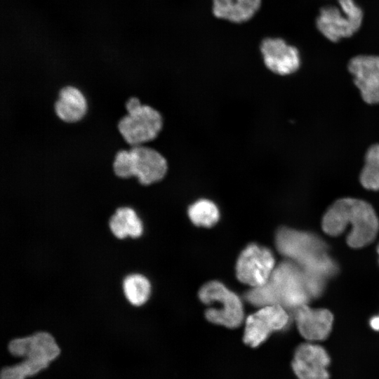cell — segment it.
Here are the masks:
<instances>
[{"label": "cell", "mask_w": 379, "mask_h": 379, "mask_svg": "<svg viewBox=\"0 0 379 379\" xmlns=\"http://www.w3.org/2000/svg\"><path fill=\"white\" fill-rule=\"evenodd\" d=\"M294 319L300 335L309 342H317L326 339L332 325L333 315L326 309H312L306 304L295 310Z\"/></svg>", "instance_id": "cell-14"}, {"label": "cell", "mask_w": 379, "mask_h": 379, "mask_svg": "<svg viewBox=\"0 0 379 379\" xmlns=\"http://www.w3.org/2000/svg\"><path fill=\"white\" fill-rule=\"evenodd\" d=\"M377 251H378V254H379V245H378V246Z\"/></svg>", "instance_id": "cell-23"}, {"label": "cell", "mask_w": 379, "mask_h": 379, "mask_svg": "<svg viewBox=\"0 0 379 379\" xmlns=\"http://www.w3.org/2000/svg\"><path fill=\"white\" fill-rule=\"evenodd\" d=\"M112 168L119 178L135 176L140 184L149 185L163 180L168 171V163L158 151L140 145L118 151Z\"/></svg>", "instance_id": "cell-4"}, {"label": "cell", "mask_w": 379, "mask_h": 379, "mask_svg": "<svg viewBox=\"0 0 379 379\" xmlns=\"http://www.w3.org/2000/svg\"><path fill=\"white\" fill-rule=\"evenodd\" d=\"M190 220L197 226L211 227L219 220L217 206L212 201L201 199L193 203L188 208Z\"/></svg>", "instance_id": "cell-18"}, {"label": "cell", "mask_w": 379, "mask_h": 379, "mask_svg": "<svg viewBox=\"0 0 379 379\" xmlns=\"http://www.w3.org/2000/svg\"><path fill=\"white\" fill-rule=\"evenodd\" d=\"M348 70L364 101L379 103V55L354 56L348 62Z\"/></svg>", "instance_id": "cell-11"}, {"label": "cell", "mask_w": 379, "mask_h": 379, "mask_svg": "<svg viewBox=\"0 0 379 379\" xmlns=\"http://www.w3.org/2000/svg\"><path fill=\"white\" fill-rule=\"evenodd\" d=\"M109 224L111 231L119 239L128 236L136 238L142 233L141 220L135 211L129 207L117 208L111 217Z\"/></svg>", "instance_id": "cell-17"}, {"label": "cell", "mask_w": 379, "mask_h": 379, "mask_svg": "<svg viewBox=\"0 0 379 379\" xmlns=\"http://www.w3.org/2000/svg\"><path fill=\"white\" fill-rule=\"evenodd\" d=\"M198 295L202 302L211 306L205 312L208 321L228 328H236L241 324L244 317L241 300L221 282H207Z\"/></svg>", "instance_id": "cell-5"}, {"label": "cell", "mask_w": 379, "mask_h": 379, "mask_svg": "<svg viewBox=\"0 0 379 379\" xmlns=\"http://www.w3.org/2000/svg\"><path fill=\"white\" fill-rule=\"evenodd\" d=\"M261 6V0H213L215 17L234 23L251 20Z\"/></svg>", "instance_id": "cell-16"}, {"label": "cell", "mask_w": 379, "mask_h": 379, "mask_svg": "<svg viewBox=\"0 0 379 379\" xmlns=\"http://www.w3.org/2000/svg\"><path fill=\"white\" fill-rule=\"evenodd\" d=\"M310 298L302 269L288 259L276 265L266 283L245 293V299L255 307L279 305L294 310Z\"/></svg>", "instance_id": "cell-2"}, {"label": "cell", "mask_w": 379, "mask_h": 379, "mask_svg": "<svg viewBox=\"0 0 379 379\" xmlns=\"http://www.w3.org/2000/svg\"><path fill=\"white\" fill-rule=\"evenodd\" d=\"M330 363L327 351L322 346L308 341L295 349L291 368L298 379H329Z\"/></svg>", "instance_id": "cell-10"}, {"label": "cell", "mask_w": 379, "mask_h": 379, "mask_svg": "<svg viewBox=\"0 0 379 379\" xmlns=\"http://www.w3.org/2000/svg\"><path fill=\"white\" fill-rule=\"evenodd\" d=\"M339 7L328 5L320 8L316 19L318 30L327 39L338 42L353 36L363 21V11L354 0H338Z\"/></svg>", "instance_id": "cell-7"}, {"label": "cell", "mask_w": 379, "mask_h": 379, "mask_svg": "<svg viewBox=\"0 0 379 379\" xmlns=\"http://www.w3.org/2000/svg\"><path fill=\"white\" fill-rule=\"evenodd\" d=\"M275 267L274 257L269 248L251 244L237 259L236 275L241 282L256 287L268 281Z\"/></svg>", "instance_id": "cell-9"}, {"label": "cell", "mask_w": 379, "mask_h": 379, "mask_svg": "<svg viewBox=\"0 0 379 379\" xmlns=\"http://www.w3.org/2000/svg\"><path fill=\"white\" fill-rule=\"evenodd\" d=\"M260 50L266 67L272 72L284 76L294 73L300 65L298 48L281 38H265Z\"/></svg>", "instance_id": "cell-12"}, {"label": "cell", "mask_w": 379, "mask_h": 379, "mask_svg": "<svg viewBox=\"0 0 379 379\" xmlns=\"http://www.w3.org/2000/svg\"><path fill=\"white\" fill-rule=\"evenodd\" d=\"M350 224L347 243L352 248H361L371 243L379 230L378 218L371 205L350 197L338 199L328 208L321 226L326 234L338 236Z\"/></svg>", "instance_id": "cell-1"}, {"label": "cell", "mask_w": 379, "mask_h": 379, "mask_svg": "<svg viewBox=\"0 0 379 379\" xmlns=\"http://www.w3.org/2000/svg\"><path fill=\"white\" fill-rule=\"evenodd\" d=\"M359 180L364 188L379 190V144L371 146L367 150Z\"/></svg>", "instance_id": "cell-20"}, {"label": "cell", "mask_w": 379, "mask_h": 379, "mask_svg": "<svg viewBox=\"0 0 379 379\" xmlns=\"http://www.w3.org/2000/svg\"><path fill=\"white\" fill-rule=\"evenodd\" d=\"M289 321L287 310L279 305L260 307L245 321L243 342L251 348H256L273 332L286 328Z\"/></svg>", "instance_id": "cell-8"}, {"label": "cell", "mask_w": 379, "mask_h": 379, "mask_svg": "<svg viewBox=\"0 0 379 379\" xmlns=\"http://www.w3.org/2000/svg\"><path fill=\"white\" fill-rule=\"evenodd\" d=\"M125 107L128 113L120 119L117 127L126 142L140 145L157 137L163 127V118L157 109L142 105L135 97L130 98Z\"/></svg>", "instance_id": "cell-6"}, {"label": "cell", "mask_w": 379, "mask_h": 379, "mask_svg": "<svg viewBox=\"0 0 379 379\" xmlns=\"http://www.w3.org/2000/svg\"><path fill=\"white\" fill-rule=\"evenodd\" d=\"M123 288L127 300L132 305L140 306L148 300L151 285L145 277L135 274L125 278Z\"/></svg>", "instance_id": "cell-19"}, {"label": "cell", "mask_w": 379, "mask_h": 379, "mask_svg": "<svg viewBox=\"0 0 379 379\" xmlns=\"http://www.w3.org/2000/svg\"><path fill=\"white\" fill-rule=\"evenodd\" d=\"M275 244L280 254L303 270L324 278L337 271L335 263L327 254L326 244L312 234L281 227L276 233Z\"/></svg>", "instance_id": "cell-3"}, {"label": "cell", "mask_w": 379, "mask_h": 379, "mask_svg": "<svg viewBox=\"0 0 379 379\" xmlns=\"http://www.w3.org/2000/svg\"><path fill=\"white\" fill-rule=\"evenodd\" d=\"M48 365L43 362L25 359L22 362L18 364L2 368L0 379H25L27 376L34 375L45 369Z\"/></svg>", "instance_id": "cell-21"}, {"label": "cell", "mask_w": 379, "mask_h": 379, "mask_svg": "<svg viewBox=\"0 0 379 379\" xmlns=\"http://www.w3.org/2000/svg\"><path fill=\"white\" fill-rule=\"evenodd\" d=\"M370 326L373 330L379 331V316H375L371 319Z\"/></svg>", "instance_id": "cell-22"}, {"label": "cell", "mask_w": 379, "mask_h": 379, "mask_svg": "<svg viewBox=\"0 0 379 379\" xmlns=\"http://www.w3.org/2000/svg\"><path fill=\"white\" fill-rule=\"evenodd\" d=\"M8 347L9 352L15 357H24L47 364L60 352L53 337L46 332H39L28 337L14 339L9 343Z\"/></svg>", "instance_id": "cell-13"}, {"label": "cell", "mask_w": 379, "mask_h": 379, "mask_svg": "<svg viewBox=\"0 0 379 379\" xmlns=\"http://www.w3.org/2000/svg\"><path fill=\"white\" fill-rule=\"evenodd\" d=\"M57 117L64 122L75 123L80 121L87 110V102L83 93L76 87L62 88L54 103Z\"/></svg>", "instance_id": "cell-15"}]
</instances>
